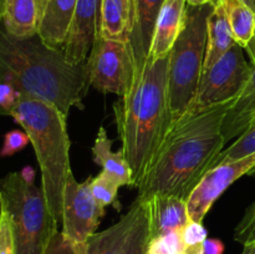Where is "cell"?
<instances>
[{
  "mask_svg": "<svg viewBox=\"0 0 255 254\" xmlns=\"http://www.w3.org/2000/svg\"><path fill=\"white\" fill-rule=\"evenodd\" d=\"M236 100V99H234ZM234 100L184 114L172 124L137 188V199L157 194L188 199L206 173L216 167L227 141L222 124Z\"/></svg>",
  "mask_w": 255,
  "mask_h": 254,
  "instance_id": "obj_1",
  "label": "cell"
},
{
  "mask_svg": "<svg viewBox=\"0 0 255 254\" xmlns=\"http://www.w3.org/2000/svg\"><path fill=\"white\" fill-rule=\"evenodd\" d=\"M0 71L21 95L49 102L66 117L72 107L84 110L86 62L71 64L64 50L47 46L39 35L17 39L0 27Z\"/></svg>",
  "mask_w": 255,
  "mask_h": 254,
  "instance_id": "obj_2",
  "label": "cell"
},
{
  "mask_svg": "<svg viewBox=\"0 0 255 254\" xmlns=\"http://www.w3.org/2000/svg\"><path fill=\"white\" fill-rule=\"evenodd\" d=\"M168 60L169 55L147 59L142 70L134 72L127 95L114 104L117 132L131 167L133 187L143 178L173 124L167 92Z\"/></svg>",
  "mask_w": 255,
  "mask_h": 254,
  "instance_id": "obj_3",
  "label": "cell"
},
{
  "mask_svg": "<svg viewBox=\"0 0 255 254\" xmlns=\"http://www.w3.org/2000/svg\"><path fill=\"white\" fill-rule=\"evenodd\" d=\"M10 117L29 136L41 172V189L45 199L54 218L60 223L65 186L72 172L67 117L54 105L24 95Z\"/></svg>",
  "mask_w": 255,
  "mask_h": 254,
  "instance_id": "obj_4",
  "label": "cell"
},
{
  "mask_svg": "<svg viewBox=\"0 0 255 254\" xmlns=\"http://www.w3.org/2000/svg\"><path fill=\"white\" fill-rule=\"evenodd\" d=\"M0 209L9 216L14 254H44L59 231V222L50 212L41 187L35 186L30 167L0 179Z\"/></svg>",
  "mask_w": 255,
  "mask_h": 254,
  "instance_id": "obj_5",
  "label": "cell"
},
{
  "mask_svg": "<svg viewBox=\"0 0 255 254\" xmlns=\"http://www.w3.org/2000/svg\"><path fill=\"white\" fill-rule=\"evenodd\" d=\"M213 4L187 6L186 24L169 52L167 92L173 122L186 114L198 89L206 57L208 17Z\"/></svg>",
  "mask_w": 255,
  "mask_h": 254,
  "instance_id": "obj_6",
  "label": "cell"
},
{
  "mask_svg": "<svg viewBox=\"0 0 255 254\" xmlns=\"http://www.w3.org/2000/svg\"><path fill=\"white\" fill-rule=\"evenodd\" d=\"M243 47L233 45L216 64L202 74L198 89L186 114L237 99L248 82L253 65L248 64Z\"/></svg>",
  "mask_w": 255,
  "mask_h": 254,
  "instance_id": "obj_7",
  "label": "cell"
},
{
  "mask_svg": "<svg viewBox=\"0 0 255 254\" xmlns=\"http://www.w3.org/2000/svg\"><path fill=\"white\" fill-rule=\"evenodd\" d=\"M89 84L104 94L124 97L133 82L134 65L126 42L105 40L99 35L86 61Z\"/></svg>",
  "mask_w": 255,
  "mask_h": 254,
  "instance_id": "obj_8",
  "label": "cell"
},
{
  "mask_svg": "<svg viewBox=\"0 0 255 254\" xmlns=\"http://www.w3.org/2000/svg\"><path fill=\"white\" fill-rule=\"evenodd\" d=\"M91 179L77 182L74 173L69 174L64 191L62 203V233L77 244L85 243L97 233L105 217V207L101 206L91 192Z\"/></svg>",
  "mask_w": 255,
  "mask_h": 254,
  "instance_id": "obj_9",
  "label": "cell"
},
{
  "mask_svg": "<svg viewBox=\"0 0 255 254\" xmlns=\"http://www.w3.org/2000/svg\"><path fill=\"white\" fill-rule=\"evenodd\" d=\"M255 172V152L237 161L226 162L206 173L187 199L189 219L203 223L214 202L236 181Z\"/></svg>",
  "mask_w": 255,
  "mask_h": 254,
  "instance_id": "obj_10",
  "label": "cell"
},
{
  "mask_svg": "<svg viewBox=\"0 0 255 254\" xmlns=\"http://www.w3.org/2000/svg\"><path fill=\"white\" fill-rule=\"evenodd\" d=\"M102 0H77L64 52L71 64H85L100 35Z\"/></svg>",
  "mask_w": 255,
  "mask_h": 254,
  "instance_id": "obj_11",
  "label": "cell"
},
{
  "mask_svg": "<svg viewBox=\"0 0 255 254\" xmlns=\"http://www.w3.org/2000/svg\"><path fill=\"white\" fill-rule=\"evenodd\" d=\"M186 0H166L157 17L149 47V60L167 57L181 35L187 17Z\"/></svg>",
  "mask_w": 255,
  "mask_h": 254,
  "instance_id": "obj_12",
  "label": "cell"
},
{
  "mask_svg": "<svg viewBox=\"0 0 255 254\" xmlns=\"http://www.w3.org/2000/svg\"><path fill=\"white\" fill-rule=\"evenodd\" d=\"M164 1L166 0H134L133 26L128 42L133 57L134 72L142 70L148 59L154 25Z\"/></svg>",
  "mask_w": 255,
  "mask_h": 254,
  "instance_id": "obj_13",
  "label": "cell"
},
{
  "mask_svg": "<svg viewBox=\"0 0 255 254\" xmlns=\"http://www.w3.org/2000/svg\"><path fill=\"white\" fill-rule=\"evenodd\" d=\"M143 203L148 218L149 239L182 229L191 221L187 201L179 197L157 194Z\"/></svg>",
  "mask_w": 255,
  "mask_h": 254,
  "instance_id": "obj_14",
  "label": "cell"
},
{
  "mask_svg": "<svg viewBox=\"0 0 255 254\" xmlns=\"http://www.w3.org/2000/svg\"><path fill=\"white\" fill-rule=\"evenodd\" d=\"M77 0H46L41 10L37 35L50 47L64 50Z\"/></svg>",
  "mask_w": 255,
  "mask_h": 254,
  "instance_id": "obj_15",
  "label": "cell"
},
{
  "mask_svg": "<svg viewBox=\"0 0 255 254\" xmlns=\"http://www.w3.org/2000/svg\"><path fill=\"white\" fill-rule=\"evenodd\" d=\"M143 207V202L136 198L128 212L105 231L95 233L81 244L82 254H120L129 231Z\"/></svg>",
  "mask_w": 255,
  "mask_h": 254,
  "instance_id": "obj_16",
  "label": "cell"
},
{
  "mask_svg": "<svg viewBox=\"0 0 255 254\" xmlns=\"http://www.w3.org/2000/svg\"><path fill=\"white\" fill-rule=\"evenodd\" d=\"M133 26V6L128 0H102L100 36L128 44Z\"/></svg>",
  "mask_w": 255,
  "mask_h": 254,
  "instance_id": "obj_17",
  "label": "cell"
},
{
  "mask_svg": "<svg viewBox=\"0 0 255 254\" xmlns=\"http://www.w3.org/2000/svg\"><path fill=\"white\" fill-rule=\"evenodd\" d=\"M255 121V67L243 91L234 100L222 124V134L226 141L238 138Z\"/></svg>",
  "mask_w": 255,
  "mask_h": 254,
  "instance_id": "obj_18",
  "label": "cell"
},
{
  "mask_svg": "<svg viewBox=\"0 0 255 254\" xmlns=\"http://www.w3.org/2000/svg\"><path fill=\"white\" fill-rule=\"evenodd\" d=\"M40 7L39 0H5L4 29L11 36L27 39L37 35Z\"/></svg>",
  "mask_w": 255,
  "mask_h": 254,
  "instance_id": "obj_19",
  "label": "cell"
},
{
  "mask_svg": "<svg viewBox=\"0 0 255 254\" xmlns=\"http://www.w3.org/2000/svg\"><path fill=\"white\" fill-rule=\"evenodd\" d=\"M236 44L226 11L219 0H216L208 17V35H207L203 72L213 66Z\"/></svg>",
  "mask_w": 255,
  "mask_h": 254,
  "instance_id": "obj_20",
  "label": "cell"
},
{
  "mask_svg": "<svg viewBox=\"0 0 255 254\" xmlns=\"http://www.w3.org/2000/svg\"><path fill=\"white\" fill-rule=\"evenodd\" d=\"M114 141L109 138L106 129L101 126L97 132L96 139L92 146V158L94 162L102 167V171L114 177L122 186H133V177L129 164L127 163L124 152H114L111 149Z\"/></svg>",
  "mask_w": 255,
  "mask_h": 254,
  "instance_id": "obj_21",
  "label": "cell"
},
{
  "mask_svg": "<svg viewBox=\"0 0 255 254\" xmlns=\"http://www.w3.org/2000/svg\"><path fill=\"white\" fill-rule=\"evenodd\" d=\"M233 32L234 40L246 49L255 31V11L243 0H219Z\"/></svg>",
  "mask_w": 255,
  "mask_h": 254,
  "instance_id": "obj_22",
  "label": "cell"
},
{
  "mask_svg": "<svg viewBox=\"0 0 255 254\" xmlns=\"http://www.w3.org/2000/svg\"><path fill=\"white\" fill-rule=\"evenodd\" d=\"M149 242L148 218H147L146 206L142 207L139 216L137 217L133 227L129 231L120 254H146Z\"/></svg>",
  "mask_w": 255,
  "mask_h": 254,
  "instance_id": "obj_23",
  "label": "cell"
},
{
  "mask_svg": "<svg viewBox=\"0 0 255 254\" xmlns=\"http://www.w3.org/2000/svg\"><path fill=\"white\" fill-rule=\"evenodd\" d=\"M91 192L96 201L101 206H115V208L120 211V202L117 201V194L121 184L107 174L105 171H101L96 177L91 179Z\"/></svg>",
  "mask_w": 255,
  "mask_h": 254,
  "instance_id": "obj_24",
  "label": "cell"
},
{
  "mask_svg": "<svg viewBox=\"0 0 255 254\" xmlns=\"http://www.w3.org/2000/svg\"><path fill=\"white\" fill-rule=\"evenodd\" d=\"M255 152V121L236 141L228 147V148L223 149L222 153L219 154L218 159L216 162V167L226 162L237 161L239 158L248 156Z\"/></svg>",
  "mask_w": 255,
  "mask_h": 254,
  "instance_id": "obj_25",
  "label": "cell"
},
{
  "mask_svg": "<svg viewBox=\"0 0 255 254\" xmlns=\"http://www.w3.org/2000/svg\"><path fill=\"white\" fill-rule=\"evenodd\" d=\"M146 254H186L181 229L149 239Z\"/></svg>",
  "mask_w": 255,
  "mask_h": 254,
  "instance_id": "obj_26",
  "label": "cell"
},
{
  "mask_svg": "<svg viewBox=\"0 0 255 254\" xmlns=\"http://www.w3.org/2000/svg\"><path fill=\"white\" fill-rule=\"evenodd\" d=\"M21 96L17 87L0 71V117L11 116L12 110Z\"/></svg>",
  "mask_w": 255,
  "mask_h": 254,
  "instance_id": "obj_27",
  "label": "cell"
},
{
  "mask_svg": "<svg viewBox=\"0 0 255 254\" xmlns=\"http://www.w3.org/2000/svg\"><path fill=\"white\" fill-rule=\"evenodd\" d=\"M253 174H255V172ZM234 239L243 246L255 242V199L247 208L241 222L236 227Z\"/></svg>",
  "mask_w": 255,
  "mask_h": 254,
  "instance_id": "obj_28",
  "label": "cell"
},
{
  "mask_svg": "<svg viewBox=\"0 0 255 254\" xmlns=\"http://www.w3.org/2000/svg\"><path fill=\"white\" fill-rule=\"evenodd\" d=\"M81 244L67 238L62 231H57L47 243L44 254H82Z\"/></svg>",
  "mask_w": 255,
  "mask_h": 254,
  "instance_id": "obj_29",
  "label": "cell"
},
{
  "mask_svg": "<svg viewBox=\"0 0 255 254\" xmlns=\"http://www.w3.org/2000/svg\"><path fill=\"white\" fill-rule=\"evenodd\" d=\"M30 143L27 133L21 129H12L4 136V142L0 149V157H10L24 149Z\"/></svg>",
  "mask_w": 255,
  "mask_h": 254,
  "instance_id": "obj_30",
  "label": "cell"
},
{
  "mask_svg": "<svg viewBox=\"0 0 255 254\" xmlns=\"http://www.w3.org/2000/svg\"><path fill=\"white\" fill-rule=\"evenodd\" d=\"M181 233L184 247L202 246L204 243V241L208 238V232H207L206 227L201 222L189 221L181 229Z\"/></svg>",
  "mask_w": 255,
  "mask_h": 254,
  "instance_id": "obj_31",
  "label": "cell"
},
{
  "mask_svg": "<svg viewBox=\"0 0 255 254\" xmlns=\"http://www.w3.org/2000/svg\"><path fill=\"white\" fill-rule=\"evenodd\" d=\"M0 254H14V238L9 216L0 209Z\"/></svg>",
  "mask_w": 255,
  "mask_h": 254,
  "instance_id": "obj_32",
  "label": "cell"
},
{
  "mask_svg": "<svg viewBox=\"0 0 255 254\" xmlns=\"http://www.w3.org/2000/svg\"><path fill=\"white\" fill-rule=\"evenodd\" d=\"M204 254H223L224 247L223 242L217 238H207L203 243Z\"/></svg>",
  "mask_w": 255,
  "mask_h": 254,
  "instance_id": "obj_33",
  "label": "cell"
},
{
  "mask_svg": "<svg viewBox=\"0 0 255 254\" xmlns=\"http://www.w3.org/2000/svg\"><path fill=\"white\" fill-rule=\"evenodd\" d=\"M244 50H246L247 54H248V56H249V59H251V64L255 67V31H254L253 37H252L251 42H249L248 46H247Z\"/></svg>",
  "mask_w": 255,
  "mask_h": 254,
  "instance_id": "obj_34",
  "label": "cell"
},
{
  "mask_svg": "<svg viewBox=\"0 0 255 254\" xmlns=\"http://www.w3.org/2000/svg\"><path fill=\"white\" fill-rule=\"evenodd\" d=\"M214 1L216 0H186L187 5H189V6H202V5L211 4Z\"/></svg>",
  "mask_w": 255,
  "mask_h": 254,
  "instance_id": "obj_35",
  "label": "cell"
},
{
  "mask_svg": "<svg viewBox=\"0 0 255 254\" xmlns=\"http://www.w3.org/2000/svg\"><path fill=\"white\" fill-rule=\"evenodd\" d=\"M242 254H255V242L254 243L244 244Z\"/></svg>",
  "mask_w": 255,
  "mask_h": 254,
  "instance_id": "obj_36",
  "label": "cell"
},
{
  "mask_svg": "<svg viewBox=\"0 0 255 254\" xmlns=\"http://www.w3.org/2000/svg\"><path fill=\"white\" fill-rule=\"evenodd\" d=\"M244 2H246L247 5H248L249 7H252V9L255 11V0H243Z\"/></svg>",
  "mask_w": 255,
  "mask_h": 254,
  "instance_id": "obj_37",
  "label": "cell"
},
{
  "mask_svg": "<svg viewBox=\"0 0 255 254\" xmlns=\"http://www.w3.org/2000/svg\"><path fill=\"white\" fill-rule=\"evenodd\" d=\"M40 1V7H41V10H42V7H44V5H45V2H46V0H39ZM41 15V14H40Z\"/></svg>",
  "mask_w": 255,
  "mask_h": 254,
  "instance_id": "obj_38",
  "label": "cell"
},
{
  "mask_svg": "<svg viewBox=\"0 0 255 254\" xmlns=\"http://www.w3.org/2000/svg\"><path fill=\"white\" fill-rule=\"evenodd\" d=\"M128 1L131 2V4H132V6H133V2H134V0H128Z\"/></svg>",
  "mask_w": 255,
  "mask_h": 254,
  "instance_id": "obj_39",
  "label": "cell"
}]
</instances>
